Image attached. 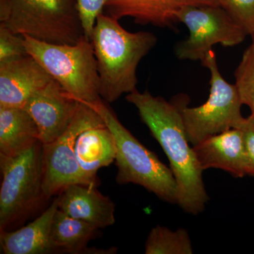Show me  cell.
<instances>
[{
  "label": "cell",
  "instance_id": "cb8c5ba5",
  "mask_svg": "<svg viewBox=\"0 0 254 254\" xmlns=\"http://www.w3.org/2000/svg\"><path fill=\"white\" fill-rule=\"evenodd\" d=\"M245 136L248 156V175L254 176V121L249 117L241 127Z\"/></svg>",
  "mask_w": 254,
  "mask_h": 254
},
{
  "label": "cell",
  "instance_id": "5b68a950",
  "mask_svg": "<svg viewBox=\"0 0 254 254\" xmlns=\"http://www.w3.org/2000/svg\"><path fill=\"white\" fill-rule=\"evenodd\" d=\"M22 36L28 55L68 94L85 103L101 99L97 61L90 40L84 36L76 44H54Z\"/></svg>",
  "mask_w": 254,
  "mask_h": 254
},
{
  "label": "cell",
  "instance_id": "7c38bea8",
  "mask_svg": "<svg viewBox=\"0 0 254 254\" xmlns=\"http://www.w3.org/2000/svg\"><path fill=\"white\" fill-rule=\"evenodd\" d=\"M53 80L30 55L0 64V106L23 108L35 92Z\"/></svg>",
  "mask_w": 254,
  "mask_h": 254
},
{
  "label": "cell",
  "instance_id": "277c9868",
  "mask_svg": "<svg viewBox=\"0 0 254 254\" xmlns=\"http://www.w3.org/2000/svg\"><path fill=\"white\" fill-rule=\"evenodd\" d=\"M0 22L16 34L54 44H76L85 36L76 0H0Z\"/></svg>",
  "mask_w": 254,
  "mask_h": 254
},
{
  "label": "cell",
  "instance_id": "ba28073f",
  "mask_svg": "<svg viewBox=\"0 0 254 254\" xmlns=\"http://www.w3.org/2000/svg\"><path fill=\"white\" fill-rule=\"evenodd\" d=\"M177 21L184 23L190 33L176 47L179 60L201 62L215 45L237 46L249 36L219 5L186 6L177 14Z\"/></svg>",
  "mask_w": 254,
  "mask_h": 254
},
{
  "label": "cell",
  "instance_id": "3957f363",
  "mask_svg": "<svg viewBox=\"0 0 254 254\" xmlns=\"http://www.w3.org/2000/svg\"><path fill=\"white\" fill-rule=\"evenodd\" d=\"M86 104L98 113L113 133L116 144L117 183L139 185L160 200L177 204V183L171 169L140 143L102 99Z\"/></svg>",
  "mask_w": 254,
  "mask_h": 254
},
{
  "label": "cell",
  "instance_id": "d6986e66",
  "mask_svg": "<svg viewBox=\"0 0 254 254\" xmlns=\"http://www.w3.org/2000/svg\"><path fill=\"white\" fill-rule=\"evenodd\" d=\"M145 254H191L190 235L183 228L177 230L157 225L150 230L145 244Z\"/></svg>",
  "mask_w": 254,
  "mask_h": 254
},
{
  "label": "cell",
  "instance_id": "5bb4252c",
  "mask_svg": "<svg viewBox=\"0 0 254 254\" xmlns=\"http://www.w3.org/2000/svg\"><path fill=\"white\" fill-rule=\"evenodd\" d=\"M58 196L60 210L72 218L88 222L98 230L115 223V203L98 191L96 186L69 185Z\"/></svg>",
  "mask_w": 254,
  "mask_h": 254
},
{
  "label": "cell",
  "instance_id": "6da1fadb",
  "mask_svg": "<svg viewBox=\"0 0 254 254\" xmlns=\"http://www.w3.org/2000/svg\"><path fill=\"white\" fill-rule=\"evenodd\" d=\"M184 98L168 102L148 91L135 90L126 95L134 105L142 122L160 143L170 162L176 180L177 205L187 213L196 215L204 210L209 198L200 168L187 138L182 115Z\"/></svg>",
  "mask_w": 254,
  "mask_h": 254
},
{
  "label": "cell",
  "instance_id": "ac0fdd59",
  "mask_svg": "<svg viewBox=\"0 0 254 254\" xmlns=\"http://www.w3.org/2000/svg\"><path fill=\"white\" fill-rule=\"evenodd\" d=\"M98 229L83 220L72 218L59 208L53 218L50 233L52 253L83 254Z\"/></svg>",
  "mask_w": 254,
  "mask_h": 254
},
{
  "label": "cell",
  "instance_id": "4fadbf2b",
  "mask_svg": "<svg viewBox=\"0 0 254 254\" xmlns=\"http://www.w3.org/2000/svg\"><path fill=\"white\" fill-rule=\"evenodd\" d=\"M203 5L219 4L217 0H110L105 9L118 20L131 17L138 24L164 28L178 23L177 14L184 7Z\"/></svg>",
  "mask_w": 254,
  "mask_h": 254
},
{
  "label": "cell",
  "instance_id": "ffe728a7",
  "mask_svg": "<svg viewBox=\"0 0 254 254\" xmlns=\"http://www.w3.org/2000/svg\"><path fill=\"white\" fill-rule=\"evenodd\" d=\"M235 86L242 104L251 110L250 118L254 121V43L245 50L235 72Z\"/></svg>",
  "mask_w": 254,
  "mask_h": 254
},
{
  "label": "cell",
  "instance_id": "8992f818",
  "mask_svg": "<svg viewBox=\"0 0 254 254\" xmlns=\"http://www.w3.org/2000/svg\"><path fill=\"white\" fill-rule=\"evenodd\" d=\"M201 63L210 73L208 99L195 108H188L185 99L182 103L184 125L192 146L208 137L232 128H240L247 120L242 116L243 104L237 87L222 76L215 51L210 50Z\"/></svg>",
  "mask_w": 254,
  "mask_h": 254
},
{
  "label": "cell",
  "instance_id": "7a4b0ae2",
  "mask_svg": "<svg viewBox=\"0 0 254 254\" xmlns=\"http://www.w3.org/2000/svg\"><path fill=\"white\" fill-rule=\"evenodd\" d=\"M90 41L97 61L100 97L112 103L136 90L137 67L158 38L150 32L127 31L118 19L103 13L97 18Z\"/></svg>",
  "mask_w": 254,
  "mask_h": 254
},
{
  "label": "cell",
  "instance_id": "9c48e42d",
  "mask_svg": "<svg viewBox=\"0 0 254 254\" xmlns=\"http://www.w3.org/2000/svg\"><path fill=\"white\" fill-rule=\"evenodd\" d=\"M103 122L98 113L80 102L71 125L55 141L42 145L43 194L49 198L71 185H94L81 171L75 154L78 135L88 127Z\"/></svg>",
  "mask_w": 254,
  "mask_h": 254
},
{
  "label": "cell",
  "instance_id": "603a6c76",
  "mask_svg": "<svg viewBox=\"0 0 254 254\" xmlns=\"http://www.w3.org/2000/svg\"><path fill=\"white\" fill-rule=\"evenodd\" d=\"M110 0H76L85 36L91 40L97 18L103 14Z\"/></svg>",
  "mask_w": 254,
  "mask_h": 254
},
{
  "label": "cell",
  "instance_id": "e0dca14e",
  "mask_svg": "<svg viewBox=\"0 0 254 254\" xmlns=\"http://www.w3.org/2000/svg\"><path fill=\"white\" fill-rule=\"evenodd\" d=\"M39 141L38 127L24 108L0 106V154L14 156Z\"/></svg>",
  "mask_w": 254,
  "mask_h": 254
},
{
  "label": "cell",
  "instance_id": "44dd1931",
  "mask_svg": "<svg viewBox=\"0 0 254 254\" xmlns=\"http://www.w3.org/2000/svg\"><path fill=\"white\" fill-rule=\"evenodd\" d=\"M219 6L254 40V0H217Z\"/></svg>",
  "mask_w": 254,
  "mask_h": 254
},
{
  "label": "cell",
  "instance_id": "52a82bcc",
  "mask_svg": "<svg viewBox=\"0 0 254 254\" xmlns=\"http://www.w3.org/2000/svg\"><path fill=\"white\" fill-rule=\"evenodd\" d=\"M41 141L14 155L0 154V231L31 211L43 194Z\"/></svg>",
  "mask_w": 254,
  "mask_h": 254
},
{
  "label": "cell",
  "instance_id": "9a60e30c",
  "mask_svg": "<svg viewBox=\"0 0 254 254\" xmlns=\"http://www.w3.org/2000/svg\"><path fill=\"white\" fill-rule=\"evenodd\" d=\"M74 150L81 171L95 185L97 172L109 166L116 156L113 133L104 122L82 131L75 141Z\"/></svg>",
  "mask_w": 254,
  "mask_h": 254
},
{
  "label": "cell",
  "instance_id": "d4e9b609",
  "mask_svg": "<svg viewBox=\"0 0 254 254\" xmlns=\"http://www.w3.org/2000/svg\"><path fill=\"white\" fill-rule=\"evenodd\" d=\"M252 42H253V43H254V41H252Z\"/></svg>",
  "mask_w": 254,
  "mask_h": 254
},
{
  "label": "cell",
  "instance_id": "7402d4cb",
  "mask_svg": "<svg viewBox=\"0 0 254 254\" xmlns=\"http://www.w3.org/2000/svg\"><path fill=\"white\" fill-rule=\"evenodd\" d=\"M27 55L23 36L0 23V64L21 59Z\"/></svg>",
  "mask_w": 254,
  "mask_h": 254
},
{
  "label": "cell",
  "instance_id": "30bf717a",
  "mask_svg": "<svg viewBox=\"0 0 254 254\" xmlns=\"http://www.w3.org/2000/svg\"><path fill=\"white\" fill-rule=\"evenodd\" d=\"M80 101L68 94L55 80L28 98L24 108L34 120L43 144L55 141L67 129Z\"/></svg>",
  "mask_w": 254,
  "mask_h": 254
},
{
  "label": "cell",
  "instance_id": "8fae6325",
  "mask_svg": "<svg viewBox=\"0 0 254 254\" xmlns=\"http://www.w3.org/2000/svg\"><path fill=\"white\" fill-rule=\"evenodd\" d=\"M192 147L203 171L220 169L236 178L248 175V156L241 128H232L208 137Z\"/></svg>",
  "mask_w": 254,
  "mask_h": 254
},
{
  "label": "cell",
  "instance_id": "2e32d148",
  "mask_svg": "<svg viewBox=\"0 0 254 254\" xmlns=\"http://www.w3.org/2000/svg\"><path fill=\"white\" fill-rule=\"evenodd\" d=\"M59 196L34 221L26 226L0 234L1 253L4 254H51L50 233L53 218L59 208Z\"/></svg>",
  "mask_w": 254,
  "mask_h": 254
}]
</instances>
